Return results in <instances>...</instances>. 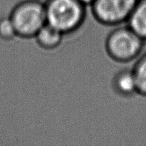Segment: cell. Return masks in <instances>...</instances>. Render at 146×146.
Wrapping results in <instances>:
<instances>
[{
	"label": "cell",
	"mask_w": 146,
	"mask_h": 146,
	"mask_svg": "<svg viewBox=\"0 0 146 146\" xmlns=\"http://www.w3.org/2000/svg\"><path fill=\"white\" fill-rule=\"evenodd\" d=\"M137 85V93L146 96V54L140 57L132 68Z\"/></svg>",
	"instance_id": "obj_8"
},
{
	"label": "cell",
	"mask_w": 146,
	"mask_h": 146,
	"mask_svg": "<svg viewBox=\"0 0 146 146\" xmlns=\"http://www.w3.org/2000/svg\"><path fill=\"white\" fill-rule=\"evenodd\" d=\"M112 87L118 95L131 97L137 93V85L133 69L125 68L118 71L112 80Z\"/></svg>",
	"instance_id": "obj_5"
},
{
	"label": "cell",
	"mask_w": 146,
	"mask_h": 146,
	"mask_svg": "<svg viewBox=\"0 0 146 146\" xmlns=\"http://www.w3.org/2000/svg\"><path fill=\"white\" fill-rule=\"evenodd\" d=\"M79 1H81L83 4H84L85 5L87 6V5H91L94 0H79Z\"/></svg>",
	"instance_id": "obj_10"
},
{
	"label": "cell",
	"mask_w": 146,
	"mask_h": 146,
	"mask_svg": "<svg viewBox=\"0 0 146 146\" xmlns=\"http://www.w3.org/2000/svg\"><path fill=\"white\" fill-rule=\"evenodd\" d=\"M138 0H94L91 4L93 16L106 26L126 22Z\"/></svg>",
	"instance_id": "obj_4"
},
{
	"label": "cell",
	"mask_w": 146,
	"mask_h": 146,
	"mask_svg": "<svg viewBox=\"0 0 146 146\" xmlns=\"http://www.w3.org/2000/svg\"><path fill=\"white\" fill-rule=\"evenodd\" d=\"M64 34L46 24L36 33L34 38L37 44L45 50H53L61 44Z\"/></svg>",
	"instance_id": "obj_6"
},
{
	"label": "cell",
	"mask_w": 146,
	"mask_h": 146,
	"mask_svg": "<svg viewBox=\"0 0 146 146\" xmlns=\"http://www.w3.org/2000/svg\"><path fill=\"white\" fill-rule=\"evenodd\" d=\"M9 17L17 36L34 38L41 27L46 24L44 2L40 0H23L13 8Z\"/></svg>",
	"instance_id": "obj_2"
},
{
	"label": "cell",
	"mask_w": 146,
	"mask_h": 146,
	"mask_svg": "<svg viewBox=\"0 0 146 146\" xmlns=\"http://www.w3.org/2000/svg\"><path fill=\"white\" fill-rule=\"evenodd\" d=\"M46 23L63 34L75 32L84 24L86 5L79 0H46Z\"/></svg>",
	"instance_id": "obj_1"
},
{
	"label": "cell",
	"mask_w": 146,
	"mask_h": 146,
	"mask_svg": "<svg viewBox=\"0 0 146 146\" xmlns=\"http://www.w3.org/2000/svg\"><path fill=\"white\" fill-rule=\"evenodd\" d=\"M145 40L125 26L115 28L106 39V51L115 61L127 63L136 58L144 47Z\"/></svg>",
	"instance_id": "obj_3"
},
{
	"label": "cell",
	"mask_w": 146,
	"mask_h": 146,
	"mask_svg": "<svg viewBox=\"0 0 146 146\" xmlns=\"http://www.w3.org/2000/svg\"><path fill=\"white\" fill-rule=\"evenodd\" d=\"M16 36L17 34L15 27L9 16L0 19V38L5 41H10Z\"/></svg>",
	"instance_id": "obj_9"
},
{
	"label": "cell",
	"mask_w": 146,
	"mask_h": 146,
	"mask_svg": "<svg viewBox=\"0 0 146 146\" xmlns=\"http://www.w3.org/2000/svg\"><path fill=\"white\" fill-rule=\"evenodd\" d=\"M126 22L129 28L145 41L146 0H138Z\"/></svg>",
	"instance_id": "obj_7"
}]
</instances>
